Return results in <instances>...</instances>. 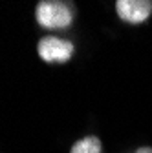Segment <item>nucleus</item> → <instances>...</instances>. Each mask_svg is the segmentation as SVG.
Listing matches in <instances>:
<instances>
[{
	"instance_id": "nucleus-4",
	"label": "nucleus",
	"mask_w": 152,
	"mask_h": 153,
	"mask_svg": "<svg viewBox=\"0 0 152 153\" xmlns=\"http://www.w3.org/2000/svg\"><path fill=\"white\" fill-rule=\"evenodd\" d=\"M70 153H101V140L97 137H84L71 146Z\"/></svg>"
},
{
	"instance_id": "nucleus-1",
	"label": "nucleus",
	"mask_w": 152,
	"mask_h": 153,
	"mask_svg": "<svg viewBox=\"0 0 152 153\" xmlns=\"http://www.w3.org/2000/svg\"><path fill=\"white\" fill-rule=\"evenodd\" d=\"M37 20L42 27L48 29H62L68 27L73 20V11L68 4L55 2V0H42L37 4Z\"/></svg>"
},
{
	"instance_id": "nucleus-3",
	"label": "nucleus",
	"mask_w": 152,
	"mask_h": 153,
	"mask_svg": "<svg viewBox=\"0 0 152 153\" xmlns=\"http://www.w3.org/2000/svg\"><path fill=\"white\" fill-rule=\"evenodd\" d=\"M116 9L123 20L130 24H139L150 16L152 2H147V0H119L116 4Z\"/></svg>"
},
{
	"instance_id": "nucleus-2",
	"label": "nucleus",
	"mask_w": 152,
	"mask_h": 153,
	"mask_svg": "<svg viewBox=\"0 0 152 153\" xmlns=\"http://www.w3.org/2000/svg\"><path fill=\"white\" fill-rule=\"evenodd\" d=\"M39 56L44 62H68L73 55V44L64 38L44 36L39 42Z\"/></svg>"
},
{
	"instance_id": "nucleus-5",
	"label": "nucleus",
	"mask_w": 152,
	"mask_h": 153,
	"mask_svg": "<svg viewBox=\"0 0 152 153\" xmlns=\"http://www.w3.org/2000/svg\"><path fill=\"white\" fill-rule=\"evenodd\" d=\"M136 153H152V148H139Z\"/></svg>"
}]
</instances>
